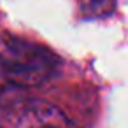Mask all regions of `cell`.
Returning a JSON list of instances; mask_svg holds the SVG:
<instances>
[{
    "mask_svg": "<svg viewBox=\"0 0 128 128\" xmlns=\"http://www.w3.org/2000/svg\"><path fill=\"white\" fill-rule=\"evenodd\" d=\"M0 128H2V126H0Z\"/></svg>",
    "mask_w": 128,
    "mask_h": 128,
    "instance_id": "5",
    "label": "cell"
},
{
    "mask_svg": "<svg viewBox=\"0 0 128 128\" xmlns=\"http://www.w3.org/2000/svg\"><path fill=\"white\" fill-rule=\"evenodd\" d=\"M25 96V90L14 86L12 82H9L6 77L0 76V107H11L18 102H21Z\"/></svg>",
    "mask_w": 128,
    "mask_h": 128,
    "instance_id": "4",
    "label": "cell"
},
{
    "mask_svg": "<svg viewBox=\"0 0 128 128\" xmlns=\"http://www.w3.org/2000/svg\"><path fill=\"white\" fill-rule=\"evenodd\" d=\"M60 70V58L48 48L18 37H0V76L18 88H37Z\"/></svg>",
    "mask_w": 128,
    "mask_h": 128,
    "instance_id": "1",
    "label": "cell"
},
{
    "mask_svg": "<svg viewBox=\"0 0 128 128\" xmlns=\"http://www.w3.org/2000/svg\"><path fill=\"white\" fill-rule=\"evenodd\" d=\"M79 7L86 18L102 20L114 14L116 0H79Z\"/></svg>",
    "mask_w": 128,
    "mask_h": 128,
    "instance_id": "3",
    "label": "cell"
},
{
    "mask_svg": "<svg viewBox=\"0 0 128 128\" xmlns=\"http://www.w3.org/2000/svg\"><path fill=\"white\" fill-rule=\"evenodd\" d=\"M2 128H74L68 118L51 104L23 98L6 107L0 118Z\"/></svg>",
    "mask_w": 128,
    "mask_h": 128,
    "instance_id": "2",
    "label": "cell"
}]
</instances>
